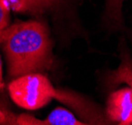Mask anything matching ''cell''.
<instances>
[{
	"label": "cell",
	"mask_w": 132,
	"mask_h": 125,
	"mask_svg": "<svg viewBox=\"0 0 132 125\" xmlns=\"http://www.w3.org/2000/svg\"><path fill=\"white\" fill-rule=\"evenodd\" d=\"M11 4L9 0H0V31L9 26Z\"/></svg>",
	"instance_id": "obj_7"
},
{
	"label": "cell",
	"mask_w": 132,
	"mask_h": 125,
	"mask_svg": "<svg viewBox=\"0 0 132 125\" xmlns=\"http://www.w3.org/2000/svg\"><path fill=\"white\" fill-rule=\"evenodd\" d=\"M2 60L0 57V86L3 87V78H2Z\"/></svg>",
	"instance_id": "obj_9"
},
{
	"label": "cell",
	"mask_w": 132,
	"mask_h": 125,
	"mask_svg": "<svg viewBox=\"0 0 132 125\" xmlns=\"http://www.w3.org/2000/svg\"><path fill=\"white\" fill-rule=\"evenodd\" d=\"M0 122L3 125H51L48 120H41L30 114L15 115L6 108L0 107Z\"/></svg>",
	"instance_id": "obj_5"
},
{
	"label": "cell",
	"mask_w": 132,
	"mask_h": 125,
	"mask_svg": "<svg viewBox=\"0 0 132 125\" xmlns=\"http://www.w3.org/2000/svg\"><path fill=\"white\" fill-rule=\"evenodd\" d=\"M113 74L114 80L123 81L127 86L109 94L106 115L114 125H132V61L129 56L123 58Z\"/></svg>",
	"instance_id": "obj_3"
},
{
	"label": "cell",
	"mask_w": 132,
	"mask_h": 125,
	"mask_svg": "<svg viewBox=\"0 0 132 125\" xmlns=\"http://www.w3.org/2000/svg\"><path fill=\"white\" fill-rule=\"evenodd\" d=\"M123 0H107L108 11L113 19H120Z\"/></svg>",
	"instance_id": "obj_8"
},
{
	"label": "cell",
	"mask_w": 132,
	"mask_h": 125,
	"mask_svg": "<svg viewBox=\"0 0 132 125\" xmlns=\"http://www.w3.org/2000/svg\"><path fill=\"white\" fill-rule=\"evenodd\" d=\"M0 125H3V124H2V123H1V122H0Z\"/></svg>",
	"instance_id": "obj_10"
},
{
	"label": "cell",
	"mask_w": 132,
	"mask_h": 125,
	"mask_svg": "<svg viewBox=\"0 0 132 125\" xmlns=\"http://www.w3.org/2000/svg\"><path fill=\"white\" fill-rule=\"evenodd\" d=\"M10 97L18 106L27 110H36L47 105L53 98H60L61 91L56 89L46 76L33 72L14 79L8 86Z\"/></svg>",
	"instance_id": "obj_2"
},
{
	"label": "cell",
	"mask_w": 132,
	"mask_h": 125,
	"mask_svg": "<svg viewBox=\"0 0 132 125\" xmlns=\"http://www.w3.org/2000/svg\"><path fill=\"white\" fill-rule=\"evenodd\" d=\"M47 120L51 125H108V122L104 118H99L93 121H81L76 118L72 112L63 107H57L51 112Z\"/></svg>",
	"instance_id": "obj_4"
},
{
	"label": "cell",
	"mask_w": 132,
	"mask_h": 125,
	"mask_svg": "<svg viewBox=\"0 0 132 125\" xmlns=\"http://www.w3.org/2000/svg\"><path fill=\"white\" fill-rule=\"evenodd\" d=\"M0 88H2V87H1V86H0Z\"/></svg>",
	"instance_id": "obj_11"
},
{
	"label": "cell",
	"mask_w": 132,
	"mask_h": 125,
	"mask_svg": "<svg viewBox=\"0 0 132 125\" xmlns=\"http://www.w3.org/2000/svg\"><path fill=\"white\" fill-rule=\"evenodd\" d=\"M11 9L18 12L40 13L52 6L57 0H9Z\"/></svg>",
	"instance_id": "obj_6"
},
{
	"label": "cell",
	"mask_w": 132,
	"mask_h": 125,
	"mask_svg": "<svg viewBox=\"0 0 132 125\" xmlns=\"http://www.w3.org/2000/svg\"><path fill=\"white\" fill-rule=\"evenodd\" d=\"M0 44L12 79L43 72L52 66V44L46 25L40 21H20L0 31Z\"/></svg>",
	"instance_id": "obj_1"
}]
</instances>
